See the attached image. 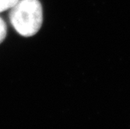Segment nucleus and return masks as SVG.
Masks as SVG:
<instances>
[{"mask_svg":"<svg viewBox=\"0 0 130 129\" xmlns=\"http://www.w3.org/2000/svg\"><path fill=\"white\" fill-rule=\"evenodd\" d=\"M7 33V28L4 20L0 18V44H1L6 38Z\"/></svg>","mask_w":130,"mask_h":129,"instance_id":"obj_3","label":"nucleus"},{"mask_svg":"<svg viewBox=\"0 0 130 129\" xmlns=\"http://www.w3.org/2000/svg\"><path fill=\"white\" fill-rule=\"evenodd\" d=\"M9 20L18 33L31 37L40 30L42 21V6L38 0H19L12 7Z\"/></svg>","mask_w":130,"mask_h":129,"instance_id":"obj_1","label":"nucleus"},{"mask_svg":"<svg viewBox=\"0 0 130 129\" xmlns=\"http://www.w3.org/2000/svg\"><path fill=\"white\" fill-rule=\"evenodd\" d=\"M19 0H0V13L13 7Z\"/></svg>","mask_w":130,"mask_h":129,"instance_id":"obj_2","label":"nucleus"}]
</instances>
